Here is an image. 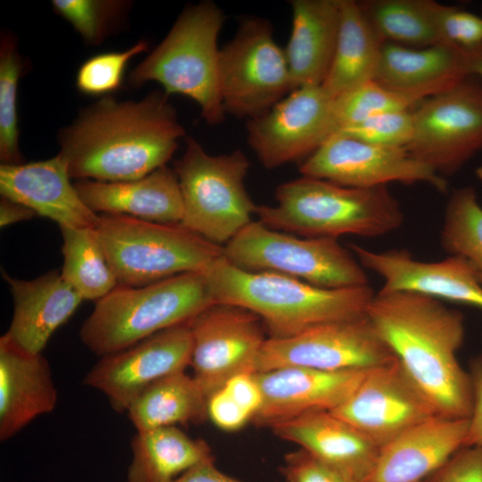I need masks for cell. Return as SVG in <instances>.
Wrapping results in <instances>:
<instances>
[{"label": "cell", "mask_w": 482, "mask_h": 482, "mask_svg": "<svg viewBox=\"0 0 482 482\" xmlns=\"http://www.w3.org/2000/svg\"><path fill=\"white\" fill-rule=\"evenodd\" d=\"M395 361L366 315L318 325L287 338H267L256 372L289 366L326 371L370 370Z\"/></svg>", "instance_id": "obj_11"}, {"label": "cell", "mask_w": 482, "mask_h": 482, "mask_svg": "<svg viewBox=\"0 0 482 482\" xmlns=\"http://www.w3.org/2000/svg\"><path fill=\"white\" fill-rule=\"evenodd\" d=\"M337 46L321 84L333 98L374 79L385 42L369 22L358 2L339 0Z\"/></svg>", "instance_id": "obj_28"}, {"label": "cell", "mask_w": 482, "mask_h": 482, "mask_svg": "<svg viewBox=\"0 0 482 482\" xmlns=\"http://www.w3.org/2000/svg\"><path fill=\"white\" fill-rule=\"evenodd\" d=\"M292 29L284 49L293 89L321 86L338 37L339 0H292Z\"/></svg>", "instance_id": "obj_27"}, {"label": "cell", "mask_w": 482, "mask_h": 482, "mask_svg": "<svg viewBox=\"0 0 482 482\" xmlns=\"http://www.w3.org/2000/svg\"><path fill=\"white\" fill-rule=\"evenodd\" d=\"M23 63L14 37L4 33L0 44V160L22 163L19 149L17 92Z\"/></svg>", "instance_id": "obj_34"}, {"label": "cell", "mask_w": 482, "mask_h": 482, "mask_svg": "<svg viewBox=\"0 0 482 482\" xmlns=\"http://www.w3.org/2000/svg\"><path fill=\"white\" fill-rule=\"evenodd\" d=\"M468 372L472 403L465 446H482V353L471 360Z\"/></svg>", "instance_id": "obj_43"}, {"label": "cell", "mask_w": 482, "mask_h": 482, "mask_svg": "<svg viewBox=\"0 0 482 482\" xmlns=\"http://www.w3.org/2000/svg\"><path fill=\"white\" fill-rule=\"evenodd\" d=\"M127 482H172L189 469L214 460L203 439L189 437L176 426L137 431Z\"/></svg>", "instance_id": "obj_29"}, {"label": "cell", "mask_w": 482, "mask_h": 482, "mask_svg": "<svg viewBox=\"0 0 482 482\" xmlns=\"http://www.w3.org/2000/svg\"><path fill=\"white\" fill-rule=\"evenodd\" d=\"M299 171L303 177L356 188L400 182L426 183L441 193L448 189L444 177L414 158L405 147L372 145L340 133L308 156Z\"/></svg>", "instance_id": "obj_15"}, {"label": "cell", "mask_w": 482, "mask_h": 482, "mask_svg": "<svg viewBox=\"0 0 482 482\" xmlns=\"http://www.w3.org/2000/svg\"><path fill=\"white\" fill-rule=\"evenodd\" d=\"M118 285L141 287L187 272L203 273L223 246L179 224L102 213L95 227Z\"/></svg>", "instance_id": "obj_7"}, {"label": "cell", "mask_w": 482, "mask_h": 482, "mask_svg": "<svg viewBox=\"0 0 482 482\" xmlns=\"http://www.w3.org/2000/svg\"><path fill=\"white\" fill-rule=\"evenodd\" d=\"M225 21L212 1L189 5L163 40L130 73L133 86L156 81L164 92L196 102L203 119L218 125L225 118L219 84L218 37Z\"/></svg>", "instance_id": "obj_6"}, {"label": "cell", "mask_w": 482, "mask_h": 482, "mask_svg": "<svg viewBox=\"0 0 482 482\" xmlns=\"http://www.w3.org/2000/svg\"><path fill=\"white\" fill-rule=\"evenodd\" d=\"M58 394L42 353H33L6 332L0 337V440L7 441L37 417L52 412Z\"/></svg>", "instance_id": "obj_22"}, {"label": "cell", "mask_w": 482, "mask_h": 482, "mask_svg": "<svg viewBox=\"0 0 482 482\" xmlns=\"http://www.w3.org/2000/svg\"><path fill=\"white\" fill-rule=\"evenodd\" d=\"M2 276L13 300V314L6 333L27 351L42 353L83 298L57 270L34 279L15 278L4 270Z\"/></svg>", "instance_id": "obj_23"}, {"label": "cell", "mask_w": 482, "mask_h": 482, "mask_svg": "<svg viewBox=\"0 0 482 482\" xmlns=\"http://www.w3.org/2000/svg\"><path fill=\"white\" fill-rule=\"evenodd\" d=\"M425 99L418 94L391 90L369 81L334 98L338 131L377 114L411 111Z\"/></svg>", "instance_id": "obj_35"}, {"label": "cell", "mask_w": 482, "mask_h": 482, "mask_svg": "<svg viewBox=\"0 0 482 482\" xmlns=\"http://www.w3.org/2000/svg\"><path fill=\"white\" fill-rule=\"evenodd\" d=\"M468 76L464 49L449 44L411 49L387 42L383 45L373 81L391 90L428 98Z\"/></svg>", "instance_id": "obj_26"}, {"label": "cell", "mask_w": 482, "mask_h": 482, "mask_svg": "<svg viewBox=\"0 0 482 482\" xmlns=\"http://www.w3.org/2000/svg\"><path fill=\"white\" fill-rule=\"evenodd\" d=\"M349 249L364 269L383 279L382 291H411L482 309V285L462 257L423 262L407 250L376 252L356 244Z\"/></svg>", "instance_id": "obj_18"}, {"label": "cell", "mask_w": 482, "mask_h": 482, "mask_svg": "<svg viewBox=\"0 0 482 482\" xmlns=\"http://www.w3.org/2000/svg\"><path fill=\"white\" fill-rule=\"evenodd\" d=\"M67 167L56 156L20 164H1V195L55 221L60 228L95 229L98 214L71 184Z\"/></svg>", "instance_id": "obj_21"}, {"label": "cell", "mask_w": 482, "mask_h": 482, "mask_svg": "<svg viewBox=\"0 0 482 482\" xmlns=\"http://www.w3.org/2000/svg\"><path fill=\"white\" fill-rule=\"evenodd\" d=\"M127 413L137 431L196 424L208 419L207 397L193 376L179 371L149 386L134 400Z\"/></svg>", "instance_id": "obj_30"}, {"label": "cell", "mask_w": 482, "mask_h": 482, "mask_svg": "<svg viewBox=\"0 0 482 482\" xmlns=\"http://www.w3.org/2000/svg\"><path fill=\"white\" fill-rule=\"evenodd\" d=\"M442 248L464 258L482 285V206L475 189H455L446 204L440 232Z\"/></svg>", "instance_id": "obj_33"}, {"label": "cell", "mask_w": 482, "mask_h": 482, "mask_svg": "<svg viewBox=\"0 0 482 482\" xmlns=\"http://www.w3.org/2000/svg\"><path fill=\"white\" fill-rule=\"evenodd\" d=\"M414 130L405 147L445 178L482 149V87L467 79L412 111Z\"/></svg>", "instance_id": "obj_12"}, {"label": "cell", "mask_w": 482, "mask_h": 482, "mask_svg": "<svg viewBox=\"0 0 482 482\" xmlns=\"http://www.w3.org/2000/svg\"><path fill=\"white\" fill-rule=\"evenodd\" d=\"M215 301L203 273L187 272L141 287L118 285L96 301L79 330L102 357L186 323Z\"/></svg>", "instance_id": "obj_5"}, {"label": "cell", "mask_w": 482, "mask_h": 482, "mask_svg": "<svg viewBox=\"0 0 482 482\" xmlns=\"http://www.w3.org/2000/svg\"><path fill=\"white\" fill-rule=\"evenodd\" d=\"M172 482H243L230 477L214 464V460L202 462L174 479Z\"/></svg>", "instance_id": "obj_45"}, {"label": "cell", "mask_w": 482, "mask_h": 482, "mask_svg": "<svg viewBox=\"0 0 482 482\" xmlns=\"http://www.w3.org/2000/svg\"><path fill=\"white\" fill-rule=\"evenodd\" d=\"M469 419L434 415L379 449L367 482H424L465 446Z\"/></svg>", "instance_id": "obj_20"}, {"label": "cell", "mask_w": 482, "mask_h": 482, "mask_svg": "<svg viewBox=\"0 0 482 482\" xmlns=\"http://www.w3.org/2000/svg\"><path fill=\"white\" fill-rule=\"evenodd\" d=\"M358 3L385 43L391 41L422 48L446 44L436 24L432 0H369Z\"/></svg>", "instance_id": "obj_31"}, {"label": "cell", "mask_w": 482, "mask_h": 482, "mask_svg": "<svg viewBox=\"0 0 482 482\" xmlns=\"http://www.w3.org/2000/svg\"><path fill=\"white\" fill-rule=\"evenodd\" d=\"M193 339V377L208 398L232 377L255 373L267 340L261 319L250 310L214 303L187 321Z\"/></svg>", "instance_id": "obj_13"}, {"label": "cell", "mask_w": 482, "mask_h": 482, "mask_svg": "<svg viewBox=\"0 0 482 482\" xmlns=\"http://www.w3.org/2000/svg\"><path fill=\"white\" fill-rule=\"evenodd\" d=\"M367 316L436 413L469 419L470 378L457 358L465 337L463 314L429 295L380 290Z\"/></svg>", "instance_id": "obj_2"}, {"label": "cell", "mask_w": 482, "mask_h": 482, "mask_svg": "<svg viewBox=\"0 0 482 482\" xmlns=\"http://www.w3.org/2000/svg\"><path fill=\"white\" fill-rule=\"evenodd\" d=\"M147 47L148 43L140 40L127 50L103 53L89 58L77 72V88L91 96L104 95L118 89L129 60L145 52Z\"/></svg>", "instance_id": "obj_37"}, {"label": "cell", "mask_w": 482, "mask_h": 482, "mask_svg": "<svg viewBox=\"0 0 482 482\" xmlns=\"http://www.w3.org/2000/svg\"><path fill=\"white\" fill-rule=\"evenodd\" d=\"M464 51L468 74L482 78V46Z\"/></svg>", "instance_id": "obj_47"}, {"label": "cell", "mask_w": 482, "mask_h": 482, "mask_svg": "<svg viewBox=\"0 0 482 482\" xmlns=\"http://www.w3.org/2000/svg\"><path fill=\"white\" fill-rule=\"evenodd\" d=\"M476 175L477 177L482 180V166L477 168L476 170Z\"/></svg>", "instance_id": "obj_48"}, {"label": "cell", "mask_w": 482, "mask_h": 482, "mask_svg": "<svg viewBox=\"0 0 482 482\" xmlns=\"http://www.w3.org/2000/svg\"><path fill=\"white\" fill-rule=\"evenodd\" d=\"M434 15L443 40L468 50L482 46V16L433 1Z\"/></svg>", "instance_id": "obj_39"}, {"label": "cell", "mask_w": 482, "mask_h": 482, "mask_svg": "<svg viewBox=\"0 0 482 482\" xmlns=\"http://www.w3.org/2000/svg\"><path fill=\"white\" fill-rule=\"evenodd\" d=\"M275 199L276 205H257L259 221L303 237H379L404 220L386 186L356 188L303 176L278 186Z\"/></svg>", "instance_id": "obj_4"}, {"label": "cell", "mask_w": 482, "mask_h": 482, "mask_svg": "<svg viewBox=\"0 0 482 482\" xmlns=\"http://www.w3.org/2000/svg\"><path fill=\"white\" fill-rule=\"evenodd\" d=\"M31 209L2 196L0 201V226L7 227L11 224L31 220L36 216Z\"/></svg>", "instance_id": "obj_46"}, {"label": "cell", "mask_w": 482, "mask_h": 482, "mask_svg": "<svg viewBox=\"0 0 482 482\" xmlns=\"http://www.w3.org/2000/svg\"><path fill=\"white\" fill-rule=\"evenodd\" d=\"M250 162L239 149L212 155L193 137L174 163L183 202L180 224L217 245H226L252 222L257 205L245 187Z\"/></svg>", "instance_id": "obj_8"}, {"label": "cell", "mask_w": 482, "mask_h": 482, "mask_svg": "<svg viewBox=\"0 0 482 482\" xmlns=\"http://www.w3.org/2000/svg\"><path fill=\"white\" fill-rule=\"evenodd\" d=\"M412 111L377 114L339 130L357 140L384 146L406 147L412 139Z\"/></svg>", "instance_id": "obj_38"}, {"label": "cell", "mask_w": 482, "mask_h": 482, "mask_svg": "<svg viewBox=\"0 0 482 482\" xmlns=\"http://www.w3.org/2000/svg\"><path fill=\"white\" fill-rule=\"evenodd\" d=\"M215 303L245 307L269 338H287L324 323L365 317L369 286L325 288L270 271L241 270L221 256L203 272Z\"/></svg>", "instance_id": "obj_3"}, {"label": "cell", "mask_w": 482, "mask_h": 482, "mask_svg": "<svg viewBox=\"0 0 482 482\" xmlns=\"http://www.w3.org/2000/svg\"><path fill=\"white\" fill-rule=\"evenodd\" d=\"M330 412L378 449L437 415L397 361L368 370L351 395Z\"/></svg>", "instance_id": "obj_17"}, {"label": "cell", "mask_w": 482, "mask_h": 482, "mask_svg": "<svg viewBox=\"0 0 482 482\" xmlns=\"http://www.w3.org/2000/svg\"><path fill=\"white\" fill-rule=\"evenodd\" d=\"M74 185L86 205L97 214L127 215L164 224H179L183 217L179 179L166 165L137 179L80 180Z\"/></svg>", "instance_id": "obj_25"}, {"label": "cell", "mask_w": 482, "mask_h": 482, "mask_svg": "<svg viewBox=\"0 0 482 482\" xmlns=\"http://www.w3.org/2000/svg\"><path fill=\"white\" fill-rule=\"evenodd\" d=\"M62 278L83 298L98 301L118 286L104 250L92 228H60Z\"/></svg>", "instance_id": "obj_32"}, {"label": "cell", "mask_w": 482, "mask_h": 482, "mask_svg": "<svg viewBox=\"0 0 482 482\" xmlns=\"http://www.w3.org/2000/svg\"><path fill=\"white\" fill-rule=\"evenodd\" d=\"M355 482H367L379 449L354 427L328 411H311L271 428Z\"/></svg>", "instance_id": "obj_24"}, {"label": "cell", "mask_w": 482, "mask_h": 482, "mask_svg": "<svg viewBox=\"0 0 482 482\" xmlns=\"http://www.w3.org/2000/svg\"><path fill=\"white\" fill-rule=\"evenodd\" d=\"M207 417L219 428L236 431L252 420V416L221 387L207 400Z\"/></svg>", "instance_id": "obj_42"}, {"label": "cell", "mask_w": 482, "mask_h": 482, "mask_svg": "<svg viewBox=\"0 0 482 482\" xmlns=\"http://www.w3.org/2000/svg\"><path fill=\"white\" fill-rule=\"evenodd\" d=\"M223 256L247 271H270L325 288L369 285L365 269L337 239L303 237L252 221L223 246Z\"/></svg>", "instance_id": "obj_9"}, {"label": "cell", "mask_w": 482, "mask_h": 482, "mask_svg": "<svg viewBox=\"0 0 482 482\" xmlns=\"http://www.w3.org/2000/svg\"><path fill=\"white\" fill-rule=\"evenodd\" d=\"M219 84L225 113L247 120L294 90L285 51L268 20L242 19L234 37L220 48Z\"/></svg>", "instance_id": "obj_10"}, {"label": "cell", "mask_w": 482, "mask_h": 482, "mask_svg": "<svg viewBox=\"0 0 482 482\" xmlns=\"http://www.w3.org/2000/svg\"><path fill=\"white\" fill-rule=\"evenodd\" d=\"M246 130L250 147L267 170L307 158L338 131L334 98L321 86L299 87L248 120Z\"/></svg>", "instance_id": "obj_14"}, {"label": "cell", "mask_w": 482, "mask_h": 482, "mask_svg": "<svg viewBox=\"0 0 482 482\" xmlns=\"http://www.w3.org/2000/svg\"><path fill=\"white\" fill-rule=\"evenodd\" d=\"M222 387L251 414L253 420L262 403V393L255 373L237 374L229 378Z\"/></svg>", "instance_id": "obj_44"}, {"label": "cell", "mask_w": 482, "mask_h": 482, "mask_svg": "<svg viewBox=\"0 0 482 482\" xmlns=\"http://www.w3.org/2000/svg\"><path fill=\"white\" fill-rule=\"evenodd\" d=\"M424 482H482V446H463Z\"/></svg>", "instance_id": "obj_41"}, {"label": "cell", "mask_w": 482, "mask_h": 482, "mask_svg": "<svg viewBox=\"0 0 482 482\" xmlns=\"http://www.w3.org/2000/svg\"><path fill=\"white\" fill-rule=\"evenodd\" d=\"M280 472L286 482H355L302 448L285 455Z\"/></svg>", "instance_id": "obj_40"}, {"label": "cell", "mask_w": 482, "mask_h": 482, "mask_svg": "<svg viewBox=\"0 0 482 482\" xmlns=\"http://www.w3.org/2000/svg\"><path fill=\"white\" fill-rule=\"evenodd\" d=\"M184 136L165 92L137 102L107 97L61 132L58 155L71 179L128 181L165 166Z\"/></svg>", "instance_id": "obj_1"}, {"label": "cell", "mask_w": 482, "mask_h": 482, "mask_svg": "<svg viewBox=\"0 0 482 482\" xmlns=\"http://www.w3.org/2000/svg\"><path fill=\"white\" fill-rule=\"evenodd\" d=\"M129 4L112 0H54L55 12L89 45L102 42L124 17Z\"/></svg>", "instance_id": "obj_36"}, {"label": "cell", "mask_w": 482, "mask_h": 482, "mask_svg": "<svg viewBox=\"0 0 482 482\" xmlns=\"http://www.w3.org/2000/svg\"><path fill=\"white\" fill-rule=\"evenodd\" d=\"M192 334L187 322L160 331L126 349L100 357L83 384L103 393L118 413L155 381L190 366Z\"/></svg>", "instance_id": "obj_16"}, {"label": "cell", "mask_w": 482, "mask_h": 482, "mask_svg": "<svg viewBox=\"0 0 482 482\" xmlns=\"http://www.w3.org/2000/svg\"><path fill=\"white\" fill-rule=\"evenodd\" d=\"M367 371L289 366L255 372L262 403L252 422L271 428L311 411H330L351 395Z\"/></svg>", "instance_id": "obj_19"}]
</instances>
